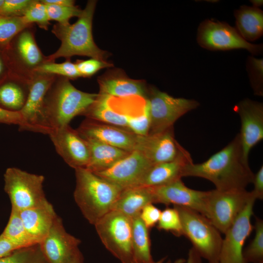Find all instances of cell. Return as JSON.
Returning a JSON list of instances; mask_svg holds the SVG:
<instances>
[{
    "label": "cell",
    "mask_w": 263,
    "mask_h": 263,
    "mask_svg": "<svg viewBox=\"0 0 263 263\" xmlns=\"http://www.w3.org/2000/svg\"><path fill=\"white\" fill-rule=\"evenodd\" d=\"M19 212L27 232L33 241L38 244L48 235L57 216L52 205Z\"/></svg>",
    "instance_id": "cell-23"
},
{
    "label": "cell",
    "mask_w": 263,
    "mask_h": 263,
    "mask_svg": "<svg viewBox=\"0 0 263 263\" xmlns=\"http://www.w3.org/2000/svg\"><path fill=\"white\" fill-rule=\"evenodd\" d=\"M32 25L23 17L0 16V46L7 47L20 31Z\"/></svg>",
    "instance_id": "cell-32"
},
{
    "label": "cell",
    "mask_w": 263,
    "mask_h": 263,
    "mask_svg": "<svg viewBox=\"0 0 263 263\" xmlns=\"http://www.w3.org/2000/svg\"><path fill=\"white\" fill-rule=\"evenodd\" d=\"M97 96L98 94L79 90L68 78L56 75L44 100L40 133L48 134L69 125L75 116L82 115Z\"/></svg>",
    "instance_id": "cell-2"
},
{
    "label": "cell",
    "mask_w": 263,
    "mask_h": 263,
    "mask_svg": "<svg viewBox=\"0 0 263 263\" xmlns=\"http://www.w3.org/2000/svg\"><path fill=\"white\" fill-rule=\"evenodd\" d=\"M253 196L246 189L209 190L206 217L224 234Z\"/></svg>",
    "instance_id": "cell-10"
},
{
    "label": "cell",
    "mask_w": 263,
    "mask_h": 263,
    "mask_svg": "<svg viewBox=\"0 0 263 263\" xmlns=\"http://www.w3.org/2000/svg\"><path fill=\"white\" fill-rule=\"evenodd\" d=\"M19 249L1 233L0 235V259L4 257L15 250Z\"/></svg>",
    "instance_id": "cell-45"
},
{
    "label": "cell",
    "mask_w": 263,
    "mask_h": 263,
    "mask_svg": "<svg viewBox=\"0 0 263 263\" xmlns=\"http://www.w3.org/2000/svg\"><path fill=\"white\" fill-rule=\"evenodd\" d=\"M5 69V65L2 57V55L0 54V77L3 74Z\"/></svg>",
    "instance_id": "cell-50"
},
{
    "label": "cell",
    "mask_w": 263,
    "mask_h": 263,
    "mask_svg": "<svg viewBox=\"0 0 263 263\" xmlns=\"http://www.w3.org/2000/svg\"><path fill=\"white\" fill-rule=\"evenodd\" d=\"M80 77H90L100 70L113 66L107 61L91 58L87 60L77 59L75 62Z\"/></svg>",
    "instance_id": "cell-40"
},
{
    "label": "cell",
    "mask_w": 263,
    "mask_h": 263,
    "mask_svg": "<svg viewBox=\"0 0 263 263\" xmlns=\"http://www.w3.org/2000/svg\"><path fill=\"white\" fill-rule=\"evenodd\" d=\"M11 76L0 84V107L20 112L28 95L30 80L13 72Z\"/></svg>",
    "instance_id": "cell-25"
},
{
    "label": "cell",
    "mask_w": 263,
    "mask_h": 263,
    "mask_svg": "<svg viewBox=\"0 0 263 263\" xmlns=\"http://www.w3.org/2000/svg\"><path fill=\"white\" fill-rule=\"evenodd\" d=\"M192 162L190 154L186 150L173 160L152 165L138 186L156 187L181 179L185 167Z\"/></svg>",
    "instance_id": "cell-22"
},
{
    "label": "cell",
    "mask_w": 263,
    "mask_h": 263,
    "mask_svg": "<svg viewBox=\"0 0 263 263\" xmlns=\"http://www.w3.org/2000/svg\"><path fill=\"white\" fill-rule=\"evenodd\" d=\"M256 198L253 196L224 233L218 263H246L244 246L253 229L251 217Z\"/></svg>",
    "instance_id": "cell-12"
},
{
    "label": "cell",
    "mask_w": 263,
    "mask_h": 263,
    "mask_svg": "<svg viewBox=\"0 0 263 263\" xmlns=\"http://www.w3.org/2000/svg\"><path fill=\"white\" fill-rule=\"evenodd\" d=\"M4 2V0H0V8Z\"/></svg>",
    "instance_id": "cell-52"
},
{
    "label": "cell",
    "mask_w": 263,
    "mask_h": 263,
    "mask_svg": "<svg viewBox=\"0 0 263 263\" xmlns=\"http://www.w3.org/2000/svg\"><path fill=\"white\" fill-rule=\"evenodd\" d=\"M167 259V257H163L157 262H153L151 263H170V261H168L165 263V261ZM186 259L184 258H179L176 260L173 263H185Z\"/></svg>",
    "instance_id": "cell-49"
},
{
    "label": "cell",
    "mask_w": 263,
    "mask_h": 263,
    "mask_svg": "<svg viewBox=\"0 0 263 263\" xmlns=\"http://www.w3.org/2000/svg\"><path fill=\"white\" fill-rule=\"evenodd\" d=\"M56 75L36 72L30 79L28 95L19 112L22 122L20 131L41 132V111L45 95Z\"/></svg>",
    "instance_id": "cell-14"
},
{
    "label": "cell",
    "mask_w": 263,
    "mask_h": 263,
    "mask_svg": "<svg viewBox=\"0 0 263 263\" xmlns=\"http://www.w3.org/2000/svg\"><path fill=\"white\" fill-rule=\"evenodd\" d=\"M80 243L66 231L57 215L48 235L39 244L49 263H70Z\"/></svg>",
    "instance_id": "cell-19"
},
{
    "label": "cell",
    "mask_w": 263,
    "mask_h": 263,
    "mask_svg": "<svg viewBox=\"0 0 263 263\" xmlns=\"http://www.w3.org/2000/svg\"><path fill=\"white\" fill-rule=\"evenodd\" d=\"M35 33L33 24L20 31L8 45L11 47L12 72L29 80L46 59L36 42Z\"/></svg>",
    "instance_id": "cell-11"
},
{
    "label": "cell",
    "mask_w": 263,
    "mask_h": 263,
    "mask_svg": "<svg viewBox=\"0 0 263 263\" xmlns=\"http://www.w3.org/2000/svg\"><path fill=\"white\" fill-rule=\"evenodd\" d=\"M44 177L15 167L8 168L4 174L5 192L10 200L12 209L18 211L48 207L43 189Z\"/></svg>",
    "instance_id": "cell-6"
},
{
    "label": "cell",
    "mask_w": 263,
    "mask_h": 263,
    "mask_svg": "<svg viewBox=\"0 0 263 263\" xmlns=\"http://www.w3.org/2000/svg\"><path fill=\"white\" fill-rule=\"evenodd\" d=\"M36 72L63 76L70 80L80 77L75 63L70 60L62 63L44 62L36 69Z\"/></svg>",
    "instance_id": "cell-34"
},
{
    "label": "cell",
    "mask_w": 263,
    "mask_h": 263,
    "mask_svg": "<svg viewBox=\"0 0 263 263\" xmlns=\"http://www.w3.org/2000/svg\"><path fill=\"white\" fill-rule=\"evenodd\" d=\"M234 110L240 118L239 134L244 158L248 161L251 149L263 139V104L245 98L236 105Z\"/></svg>",
    "instance_id": "cell-16"
},
{
    "label": "cell",
    "mask_w": 263,
    "mask_h": 263,
    "mask_svg": "<svg viewBox=\"0 0 263 263\" xmlns=\"http://www.w3.org/2000/svg\"><path fill=\"white\" fill-rule=\"evenodd\" d=\"M157 228L159 230L170 232L177 237L183 235L180 217L174 207H168L161 211Z\"/></svg>",
    "instance_id": "cell-36"
},
{
    "label": "cell",
    "mask_w": 263,
    "mask_h": 263,
    "mask_svg": "<svg viewBox=\"0 0 263 263\" xmlns=\"http://www.w3.org/2000/svg\"><path fill=\"white\" fill-rule=\"evenodd\" d=\"M185 263H203V259L192 247L189 250Z\"/></svg>",
    "instance_id": "cell-46"
},
{
    "label": "cell",
    "mask_w": 263,
    "mask_h": 263,
    "mask_svg": "<svg viewBox=\"0 0 263 263\" xmlns=\"http://www.w3.org/2000/svg\"><path fill=\"white\" fill-rule=\"evenodd\" d=\"M132 244L135 263L153 262L149 229L144 225L140 215L132 219Z\"/></svg>",
    "instance_id": "cell-29"
},
{
    "label": "cell",
    "mask_w": 263,
    "mask_h": 263,
    "mask_svg": "<svg viewBox=\"0 0 263 263\" xmlns=\"http://www.w3.org/2000/svg\"><path fill=\"white\" fill-rule=\"evenodd\" d=\"M255 236L247 247L244 249L243 257L246 263L263 262V221L256 217Z\"/></svg>",
    "instance_id": "cell-33"
},
{
    "label": "cell",
    "mask_w": 263,
    "mask_h": 263,
    "mask_svg": "<svg viewBox=\"0 0 263 263\" xmlns=\"http://www.w3.org/2000/svg\"><path fill=\"white\" fill-rule=\"evenodd\" d=\"M236 29L246 41H255L263 34V12L254 6L242 5L234 11Z\"/></svg>",
    "instance_id": "cell-27"
},
{
    "label": "cell",
    "mask_w": 263,
    "mask_h": 263,
    "mask_svg": "<svg viewBox=\"0 0 263 263\" xmlns=\"http://www.w3.org/2000/svg\"><path fill=\"white\" fill-rule=\"evenodd\" d=\"M145 99L150 117L148 134L173 128L179 118L200 105L194 99L174 97L153 87L148 88Z\"/></svg>",
    "instance_id": "cell-8"
},
{
    "label": "cell",
    "mask_w": 263,
    "mask_h": 263,
    "mask_svg": "<svg viewBox=\"0 0 263 263\" xmlns=\"http://www.w3.org/2000/svg\"><path fill=\"white\" fill-rule=\"evenodd\" d=\"M96 1H88L75 22L55 24L52 33L60 41L58 49L46 56L45 62H55L59 57L70 60L74 56H82L106 61L108 53L99 48L94 42L92 34L93 16Z\"/></svg>",
    "instance_id": "cell-3"
},
{
    "label": "cell",
    "mask_w": 263,
    "mask_h": 263,
    "mask_svg": "<svg viewBox=\"0 0 263 263\" xmlns=\"http://www.w3.org/2000/svg\"><path fill=\"white\" fill-rule=\"evenodd\" d=\"M150 126V117L147 103L142 113L129 117L127 119V129L138 135H147L149 132Z\"/></svg>",
    "instance_id": "cell-39"
},
{
    "label": "cell",
    "mask_w": 263,
    "mask_h": 263,
    "mask_svg": "<svg viewBox=\"0 0 263 263\" xmlns=\"http://www.w3.org/2000/svg\"><path fill=\"white\" fill-rule=\"evenodd\" d=\"M181 221L183 234L192 247L208 263H218L223 238L220 232L205 216L190 208L174 206Z\"/></svg>",
    "instance_id": "cell-5"
},
{
    "label": "cell",
    "mask_w": 263,
    "mask_h": 263,
    "mask_svg": "<svg viewBox=\"0 0 263 263\" xmlns=\"http://www.w3.org/2000/svg\"><path fill=\"white\" fill-rule=\"evenodd\" d=\"M197 41L202 48L212 51L245 49L253 55L262 54L263 44H255L244 39L235 28L225 22L206 19L199 25Z\"/></svg>",
    "instance_id": "cell-9"
},
{
    "label": "cell",
    "mask_w": 263,
    "mask_h": 263,
    "mask_svg": "<svg viewBox=\"0 0 263 263\" xmlns=\"http://www.w3.org/2000/svg\"><path fill=\"white\" fill-rule=\"evenodd\" d=\"M149 204H154L151 187H132L122 190L112 210L120 212L133 219L139 216L143 208Z\"/></svg>",
    "instance_id": "cell-24"
},
{
    "label": "cell",
    "mask_w": 263,
    "mask_h": 263,
    "mask_svg": "<svg viewBox=\"0 0 263 263\" xmlns=\"http://www.w3.org/2000/svg\"><path fill=\"white\" fill-rule=\"evenodd\" d=\"M23 17L27 23L37 24L40 28L44 30H48L51 24L46 5L40 0H34Z\"/></svg>",
    "instance_id": "cell-37"
},
{
    "label": "cell",
    "mask_w": 263,
    "mask_h": 263,
    "mask_svg": "<svg viewBox=\"0 0 263 263\" xmlns=\"http://www.w3.org/2000/svg\"><path fill=\"white\" fill-rule=\"evenodd\" d=\"M161 211L153 204H149L143 208L140 217L146 226L150 229L157 225Z\"/></svg>",
    "instance_id": "cell-42"
},
{
    "label": "cell",
    "mask_w": 263,
    "mask_h": 263,
    "mask_svg": "<svg viewBox=\"0 0 263 263\" xmlns=\"http://www.w3.org/2000/svg\"><path fill=\"white\" fill-rule=\"evenodd\" d=\"M82 115L88 119L127 129V116L113 106L109 96L98 94L95 101Z\"/></svg>",
    "instance_id": "cell-28"
},
{
    "label": "cell",
    "mask_w": 263,
    "mask_h": 263,
    "mask_svg": "<svg viewBox=\"0 0 263 263\" xmlns=\"http://www.w3.org/2000/svg\"><path fill=\"white\" fill-rule=\"evenodd\" d=\"M154 204L186 207L206 217L208 191L195 190L179 179L167 184L151 187Z\"/></svg>",
    "instance_id": "cell-13"
},
{
    "label": "cell",
    "mask_w": 263,
    "mask_h": 263,
    "mask_svg": "<svg viewBox=\"0 0 263 263\" xmlns=\"http://www.w3.org/2000/svg\"><path fill=\"white\" fill-rule=\"evenodd\" d=\"M254 174L244 156L239 134L222 149L206 161L187 165L183 177H197L212 182L216 189H246Z\"/></svg>",
    "instance_id": "cell-1"
},
{
    "label": "cell",
    "mask_w": 263,
    "mask_h": 263,
    "mask_svg": "<svg viewBox=\"0 0 263 263\" xmlns=\"http://www.w3.org/2000/svg\"><path fill=\"white\" fill-rule=\"evenodd\" d=\"M135 150L154 165L173 160L187 150L176 140L173 127L156 133L139 135Z\"/></svg>",
    "instance_id": "cell-18"
},
{
    "label": "cell",
    "mask_w": 263,
    "mask_h": 263,
    "mask_svg": "<svg viewBox=\"0 0 263 263\" xmlns=\"http://www.w3.org/2000/svg\"><path fill=\"white\" fill-rule=\"evenodd\" d=\"M48 135L56 151L70 167L75 169L86 168L89 160V148L77 130L68 125L52 131Z\"/></svg>",
    "instance_id": "cell-15"
},
{
    "label": "cell",
    "mask_w": 263,
    "mask_h": 263,
    "mask_svg": "<svg viewBox=\"0 0 263 263\" xmlns=\"http://www.w3.org/2000/svg\"><path fill=\"white\" fill-rule=\"evenodd\" d=\"M22 117L19 112H12L0 107V123L18 125L19 127Z\"/></svg>",
    "instance_id": "cell-43"
},
{
    "label": "cell",
    "mask_w": 263,
    "mask_h": 263,
    "mask_svg": "<svg viewBox=\"0 0 263 263\" xmlns=\"http://www.w3.org/2000/svg\"></svg>",
    "instance_id": "cell-53"
},
{
    "label": "cell",
    "mask_w": 263,
    "mask_h": 263,
    "mask_svg": "<svg viewBox=\"0 0 263 263\" xmlns=\"http://www.w3.org/2000/svg\"><path fill=\"white\" fill-rule=\"evenodd\" d=\"M84 139L90 150L89 160L85 169L94 173L108 169L131 152L96 140Z\"/></svg>",
    "instance_id": "cell-26"
},
{
    "label": "cell",
    "mask_w": 263,
    "mask_h": 263,
    "mask_svg": "<svg viewBox=\"0 0 263 263\" xmlns=\"http://www.w3.org/2000/svg\"><path fill=\"white\" fill-rule=\"evenodd\" d=\"M253 189L251 191L256 200L263 198V166L254 174L252 183Z\"/></svg>",
    "instance_id": "cell-44"
},
{
    "label": "cell",
    "mask_w": 263,
    "mask_h": 263,
    "mask_svg": "<svg viewBox=\"0 0 263 263\" xmlns=\"http://www.w3.org/2000/svg\"><path fill=\"white\" fill-rule=\"evenodd\" d=\"M34 0H4L0 16L23 17Z\"/></svg>",
    "instance_id": "cell-41"
},
{
    "label": "cell",
    "mask_w": 263,
    "mask_h": 263,
    "mask_svg": "<svg viewBox=\"0 0 263 263\" xmlns=\"http://www.w3.org/2000/svg\"><path fill=\"white\" fill-rule=\"evenodd\" d=\"M84 138L96 140L124 150H135L138 135L129 130L86 118L77 129Z\"/></svg>",
    "instance_id": "cell-20"
},
{
    "label": "cell",
    "mask_w": 263,
    "mask_h": 263,
    "mask_svg": "<svg viewBox=\"0 0 263 263\" xmlns=\"http://www.w3.org/2000/svg\"><path fill=\"white\" fill-rule=\"evenodd\" d=\"M45 5L49 20L56 21L58 23L62 24L69 23V20L73 17H79L82 11V10L75 5Z\"/></svg>",
    "instance_id": "cell-38"
},
{
    "label": "cell",
    "mask_w": 263,
    "mask_h": 263,
    "mask_svg": "<svg viewBox=\"0 0 263 263\" xmlns=\"http://www.w3.org/2000/svg\"><path fill=\"white\" fill-rule=\"evenodd\" d=\"M251 2L253 4V6L259 8L263 5V1L262 0H250Z\"/></svg>",
    "instance_id": "cell-51"
},
{
    "label": "cell",
    "mask_w": 263,
    "mask_h": 263,
    "mask_svg": "<svg viewBox=\"0 0 263 263\" xmlns=\"http://www.w3.org/2000/svg\"><path fill=\"white\" fill-rule=\"evenodd\" d=\"M44 4H53L58 6H74L75 1L73 0H40Z\"/></svg>",
    "instance_id": "cell-47"
},
{
    "label": "cell",
    "mask_w": 263,
    "mask_h": 263,
    "mask_svg": "<svg viewBox=\"0 0 263 263\" xmlns=\"http://www.w3.org/2000/svg\"><path fill=\"white\" fill-rule=\"evenodd\" d=\"M152 165L140 151L134 150L108 169L94 173L124 189L138 186Z\"/></svg>",
    "instance_id": "cell-17"
},
{
    "label": "cell",
    "mask_w": 263,
    "mask_h": 263,
    "mask_svg": "<svg viewBox=\"0 0 263 263\" xmlns=\"http://www.w3.org/2000/svg\"><path fill=\"white\" fill-rule=\"evenodd\" d=\"M2 234L19 248L38 244L27 232L19 212L13 209H11L9 221Z\"/></svg>",
    "instance_id": "cell-30"
},
{
    "label": "cell",
    "mask_w": 263,
    "mask_h": 263,
    "mask_svg": "<svg viewBox=\"0 0 263 263\" xmlns=\"http://www.w3.org/2000/svg\"><path fill=\"white\" fill-rule=\"evenodd\" d=\"M94 225L105 248L121 263H135L132 244V219L111 210Z\"/></svg>",
    "instance_id": "cell-7"
},
{
    "label": "cell",
    "mask_w": 263,
    "mask_h": 263,
    "mask_svg": "<svg viewBox=\"0 0 263 263\" xmlns=\"http://www.w3.org/2000/svg\"><path fill=\"white\" fill-rule=\"evenodd\" d=\"M0 263H49L39 245L36 244L17 249L0 259Z\"/></svg>",
    "instance_id": "cell-31"
},
{
    "label": "cell",
    "mask_w": 263,
    "mask_h": 263,
    "mask_svg": "<svg viewBox=\"0 0 263 263\" xmlns=\"http://www.w3.org/2000/svg\"><path fill=\"white\" fill-rule=\"evenodd\" d=\"M83 260L82 254L78 249L75 254L70 263H83Z\"/></svg>",
    "instance_id": "cell-48"
},
{
    "label": "cell",
    "mask_w": 263,
    "mask_h": 263,
    "mask_svg": "<svg viewBox=\"0 0 263 263\" xmlns=\"http://www.w3.org/2000/svg\"><path fill=\"white\" fill-rule=\"evenodd\" d=\"M246 70L254 94L263 96V59L249 56L246 61Z\"/></svg>",
    "instance_id": "cell-35"
},
{
    "label": "cell",
    "mask_w": 263,
    "mask_h": 263,
    "mask_svg": "<svg viewBox=\"0 0 263 263\" xmlns=\"http://www.w3.org/2000/svg\"><path fill=\"white\" fill-rule=\"evenodd\" d=\"M99 94L115 98L140 96L146 98L148 87L141 80L127 76L121 70H112L99 77Z\"/></svg>",
    "instance_id": "cell-21"
},
{
    "label": "cell",
    "mask_w": 263,
    "mask_h": 263,
    "mask_svg": "<svg viewBox=\"0 0 263 263\" xmlns=\"http://www.w3.org/2000/svg\"><path fill=\"white\" fill-rule=\"evenodd\" d=\"M75 201L84 218L94 225L111 211L123 189L85 168L75 169Z\"/></svg>",
    "instance_id": "cell-4"
}]
</instances>
